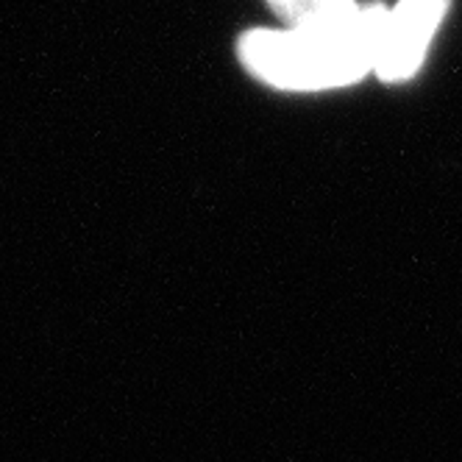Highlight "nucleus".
Segmentation results:
<instances>
[{
    "instance_id": "f257e3e1",
    "label": "nucleus",
    "mask_w": 462,
    "mask_h": 462,
    "mask_svg": "<svg viewBox=\"0 0 462 462\" xmlns=\"http://www.w3.org/2000/svg\"><path fill=\"white\" fill-rule=\"evenodd\" d=\"M387 9L356 6L343 23L310 31H251L240 40L245 68L279 89L343 87L376 68Z\"/></svg>"
},
{
    "instance_id": "f03ea898",
    "label": "nucleus",
    "mask_w": 462,
    "mask_h": 462,
    "mask_svg": "<svg viewBox=\"0 0 462 462\" xmlns=\"http://www.w3.org/2000/svg\"><path fill=\"white\" fill-rule=\"evenodd\" d=\"M448 0H402L395 9H387L376 73L384 81L410 79L426 53V45L438 31Z\"/></svg>"
},
{
    "instance_id": "7ed1b4c3",
    "label": "nucleus",
    "mask_w": 462,
    "mask_h": 462,
    "mask_svg": "<svg viewBox=\"0 0 462 462\" xmlns=\"http://www.w3.org/2000/svg\"><path fill=\"white\" fill-rule=\"evenodd\" d=\"M268 6L287 23L290 31H310L343 23L354 14L356 0H268Z\"/></svg>"
}]
</instances>
